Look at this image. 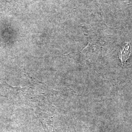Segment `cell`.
Segmentation results:
<instances>
[{
    "label": "cell",
    "instance_id": "1",
    "mask_svg": "<svg viewBox=\"0 0 132 132\" xmlns=\"http://www.w3.org/2000/svg\"><path fill=\"white\" fill-rule=\"evenodd\" d=\"M132 52V47L129 43H126L125 45L120 51L118 53V57L121 60L122 65L127 61Z\"/></svg>",
    "mask_w": 132,
    "mask_h": 132
}]
</instances>
